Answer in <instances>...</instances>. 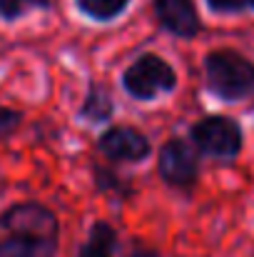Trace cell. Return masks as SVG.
Returning a JSON list of instances; mask_svg holds the SVG:
<instances>
[{"label":"cell","mask_w":254,"mask_h":257,"mask_svg":"<svg viewBox=\"0 0 254 257\" xmlns=\"http://www.w3.org/2000/svg\"><path fill=\"white\" fill-rule=\"evenodd\" d=\"M92 185L100 195H112L120 202H125L135 195L132 180L120 175L117 168H110V165H97V163L92 165Z\"/></svg>","instance_id":"30bf717a"},{"label":"cell","mask_w":254,"mask_h":257,"mask_svg":"<svg viewBox=\"0 0 254 257\" xmlns=\"http://www.w3.org/2000/svg\"><path fill=\"white\" fill-rule=\"evenodd\" d=\"M207 92L222 102H239L254 92V63L232 48L209 50L202 58Z\"/></svg>","instance_id":"7a4b0ae2"},{"label":"cell","mask_w":254,"mask_h":257,"mask_svg":"<svg viewBox=\"0 0 254 257\" xmlns=\"http://www.w3.org/2000/svg\"><path fill=\"white\" fill-rule=\"evenodd\" d=\"M189 143L199 153V158H209L214 163L229 165L244 150V130L239 120L214 112L189 125Z\"/></svg>","instance_id":"3957f363"},{"label":"cell","mask_w":254,"mask_h":257,"mask_svg":"<svg viewBox=\"0 0 254 257\" xmlns=\"http://www.w3.org/2000/svg\"><path fill=\"white\" fill-rule=\"evenodd\" d=\"M157 25L179 40H194L202 33V18L194 0H152Z\"/></svg>","instance_id":"52a82bcc"},{"label":"cell","mask_w":254,"mask_h":257,"mask_svg":"<svg viewBox=\"0 0 254 257\" xmlns=\"http://www.w3.org/2000/svg\"><path fill=\"white\" fill-rule=\"evenodd\" d=\"M60 220L40 200H20L0 210V257H58Z\"/></svg>","instance_id":"6da1fadb"},{"label":"cell","mask_w":254,"mask_h":257,"mask_svg":"<svg viewBox=\"0 0 254 257\" xmlns=\"http://www.w3.org/2000/svg\"><path fill=\"white\" fill-rule=\"evenodd\" d=\"M247 10H252L254 13V0H247Z\"/></svg>","instance_id":"2e32d148"},{"label":"cell","mask_w":254,"mask_h":257,"mask_svg":"<svg viewBox=\"0 0 254 257\" xmlns=\"http://www.w3.org/2000/svg\"><path fill=\"white\" fill-rule=\"evenodd\" d=\"M50 8L53 0H0V20L10 25L30 13H48Z\"/></svg>","instance_id":"7c38bea8"},{"label":"cell","mask_w":254,"mask_h":257,"mask_svg":"<svg viewBox=\"0 0 254 257\" xmlns=\"http://www.w3.org/2000/svg\"><path fill=\"white\" fill-rule=\"evenodd\" d=\"M23 120H25V115L20 110L8 107V105H0V143L10 140L23 127Z\"/></svg>","instance_id":"4fadbf2b"},{"label":"cell","mask_w":254,"mask_h":257,"mask_svg":"<svg viewBox=\"0 0 254 257\" xmlns=\"http://www.w3.org/2000/svg\"><path fill=\"white\" fill-rule=\"evenodd\" d=\"M117 252H120V232L115 230V225H110L107 220H95L75 257H117Z\"/></svg>","instance_id":"9c48e42d"},{"label":"cell","mask_w":254,"mask_h":257,"mask_svg":"<svg viewBox=\"0 0 254 257\" xmlns=\"http://www.w3.org/2000/svg\"><path fill=\"white\" fill-rule=\"evenodd\" d=\"M204 3L217 15H237L247 10V0H204Z\"/></svg>","instance_id":"5bb4252c"},{"label":"cell","mask_w":254,"mask_h":257,"mask_svg":"<svg viewBox=\"0 0 254 257\" xmlns=\"http://www.w3.org/2000/svg\"><path fill=\"white\" fill-rule=\"evenodd\" d=\"M95 150L112 165H140L152 158V140L135 125H112L100 133Z\"/></svg>","instance_id":"8992f818"},{"label":"cell","mask_w":254,"mask_h":257,"mask_svg":"<svg viewBox=\"0 0 254 257\" xmlns=\"http://www.w3.org/2000/svg\"><path fill=\"white\" fill-rule=\"evenodd\" d=\"M125 257H162V252L155 250V247H150V245H145V242H140V240H132L130 247H127V252H125Z\"/></svg>","instance_id":"9a60e30c"},{"label":"cell","mask_w":254,"mask_h":257,"mask_svg":"<svg viewBox=\"0 0 254 257\" xmlns=\"http://www.w3.org/2000/svg\"><path fill=\"white\" fill-rule=\"evenodd\" d=\"M115 110H117V105H115L112 90L105 83L90 80L75 117H78V122H83L87 127H100V125H110L112 122Z\"/></svg>","instance_id":"ba28073f"},{"label":"cell","mask_w":254,"mask_h":257,"mask_svg":"<svg viewBox=\"0 0 254 257\" xmlns=\"http://www.w3.org/2000/svg\"><path fill=\"white\" fill-rule=\"evenodd\" d=\"M130 3L132 0H73L75 10L97 25H107V23H115L117 18H122L127 13Z\"/></svg>","instance_id":"8fae6325"},{"label":"cell","mask_w":254,"mask_h":257,"mask_svg":"<svg viewBox=\"0 0 254 257\" xmlns=\"http://www.w3.org/2000/svg\"><path fill=\"white\" fill-rule=\"evenodd\" d=\"M120 87L135 102H155L160 95L177 90V70L157 53L137 55L120 75Z\"/></svg>","instance_id":"277c9868"},{"label":"cell","mask_w":254,"mask_h":257,"mask_svg":"<svg viewBox=\"0 0 254 257\" xmlns=\"http://www.w3.org/2000/svg\"><path fill=\"white\" fill-rule=\"evenodd\" d=\"M157 175L169 190L192 195L202 177L199 153L192 148L189 140L169 138L160 145V153H157Z\"/></svg>","instance_id":"5b68a950"}]
</instances>
